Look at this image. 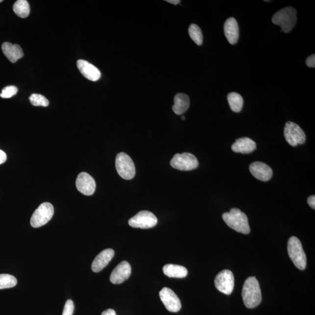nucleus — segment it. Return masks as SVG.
Masks as SVG:
<instances>
[{
	"label": "nucleus",
	"mask_w": 315,
	"mask_h": 315,
	"mask_svg": "<svg viewBox=\"0 0 315 315\" xmlns=\"http://www.w3.org/2000/svg\"><path fill=\"white\" fill-rule=\"evenodd\" d=\"M242 296L246 308H255L262 300L260 285L255 277H250L244 283Z\"/></svg>",
	"instance_id": "1"
},
{
	"label": "nucleus",
	"mask_w": 315,
	"mask_h": 315,
	"mask_svg": "<svg viewBox=\"0 0 315 315\" xmlns=\"http://www.w3.org/2000/svg\"><path fill=\"white\" fill-rule=\"evenodd\" d=\"M131 273V267L129 262L123 261L115 268L110 276V282L120 284L128 280Z\"/></svg>",
	"instance_id": "13"
},
{
	"label": "nucleus",
	"mask_w": 315,
	"mask_h": 315,
	"mask_svg": "<svg viewBox=\"0 0 315 315\" xmlns=\"http://www.w3.org/2000/svg\"><path fill=\"white\" fill-rule=\"evenodd\" d=\"M306 64L307 66L311 68H315V55L314 54L310 55V57L306 60Z\"/></svg>",
	"instance_id": "29"
},
{
	"label": "nucleus",
	"mask_w": 315,
	"mask_h": 315,
	"mask_svg": "<svg viewBox=\"0 0 315 315\" xmlns=\"http://www.w3.org/2000/svg\"><path fill=\"white\" fill-rule=\"evenodd\" d=\"M76 187L80 193L85 196H91L95 191V181L90 175L82 172L77 178Z\"/></svg>",
	"instance_id": "12"
},
{
	"label": "nucleus",
	"mask_w": 315,
	"mask_h": 315,
	"mask_svg": "<svg viewBox=\"0 0 315 315\" xmlns=\"http://www.w3.org/2000/svg\"><path fill=\"white\" fill-rule=\"evenodd\" d=\"M115 256V251L112 249H107L102 251L96 256L92 263V270L95 273H98L106 267Z\"/></svg>",
	"instance_id": "15"
},
{
	"label": "nucleus",
	"mask_w": 315,
	"mask_h": 315,
	"mask_svg": "<svg viewBox=\"0 0 315 315\" xmlns=\"http://www.w3.org/2000/svg\"><path fill=\"white\" fill-rule=\"evenodd\" d=\"M215 286L219 291L230 295L234 289V276L229 270H224L219 273L214 280Z\"/></svg>",
	"instance_id": "10"
},
{
	"label": "nucleus",
	"mask_w": 315,
	"mask_h": 315,
	"mask_svg": "<svg viewBox=\"0 0 315 315\" xmlns=\"http://www.w3.org/2000/svg\"><path fill=\"white\" fill-rule=\"evenodd\" d=\"M287 249L293 263L298 269L304 270L307 266V257L302 248V243L298 237L295 236L290 237L289 239Z\"/></svg>",
	"instance_id": "4"
},
{
	"label": "nucleus",
	"mask_w": 315,
	"mask_h": 315,
	"mask_svg": "<svg viewBox=\"0 0 315 315\" xmlns=\"http://www.w3.org/2000/svg\"><path fill=\"white\" fill-rule=\"evenodd\" d=\"M54 208L50 203H43L39 206L30 218V225L33 228L43 226L51 221L54 215Z\"/></svg>",
	"instance_id": "6"
},
{
	"label": "nucleus",
	"mask_w": 315,
	"mask_h": 315,
	"mask_svg": "<svg viewBox=\"0 0 315 315\" xmlns=\"http://www.w3.org/2000/svg\"><path fill=\"white\" fill-rule=\"evenodd\" d=\"M15 14L22 18H26L30 14V6L26 0H18L13 5Z\"/></svg>",
	"instance_id": "23"
},
{
	"label": "nucleus",
	"mask_w": 315,
	"mask_h": 315,
	"mask_svg": "<svg viewBox=\"0 0 315 315\" xmlns=\"http://www.w3.org/2000/svg\"><path fill=\"white\" fill-rule=\"evenodd\" d=\"M101 315H117L115 310H112V309H108L107 310H105L102 313Z\"/></svg>",
	"instance_id": "32"
},
{
	"label": "nucleus",
	"mask_w": 315,
	"mask_h": 315,
	"mask_svg": "<svg viewBox=\"0 0 315 315\" xmlns=\"http://www.w3.org/2000/svg\"><path fill=\"white\" fill-rule=\"evenodd\" d=\"M222 219L228 227L237 233L248 234L251 232L248 217L238 209L233 208L230 212L224 213Z\"/></svg>",
	"instance_id": "2"
},
{
	"label": "nucleus",
	"mask_w": 315,
	"mask_h": 315,
	"mask_svg": "<svg viewBox=\"0 0 315 315\" xmlns=\"http://www.w3.org/2000/svg\"><path fill=\"white\" fill-rule=\"evenodd\" d=\"M284 135L287 143L292 147L305 143L306 135L303 130L294 122H287L284 128Z\"/></svg>",
	"instance_id": "8"
},
{
	"label": "nucleus",
	"mask_w": 315,
	"mask_h": 315,
	"mask_svg": "<svg viewBox=\"0 0 315 315\" xmlns=\"http://www.w3.org/2000/svg\"><path fill=\"white\" fill-rule=\"evenodd\" d=\"M74 310V302L71 299H69L65 304L62 315H73Z\"/></svg>",
	"instance_id": "28"
},
{
	"label": "nucleus",
	"mask_w": 315,
	"mask_h": 315,
	"mask_svg": "<svg viewBox=\"0 0 315 315\" xmlns=\"http://www.w3.org/2000/svg\"><path fill=\"white\" fill-rule=\"evenodd\" d=\"M166 1L172 4L177 5L181 2L180 0H166Z\"/></svg>",
	"instance_id": "33"
},
{
	"label": "nucleus",
	"mask_w": 315,
	"mask_h": 315,
	"mask_svg": "<svg viewBox=\"0 0 315 315\" xmlns=\"http://www.w3.org/2000/svg\"><path fill=\"white\" fill-rule=\"evenodd\" d=\"M172 168L180 171H189L199 166V162L193 154L189 153L177 154L171 160Z\"/></svg>",
	"instance_id": "7"
},
{
	"label": "nucleus",
	"mask_w": 315,
	"mask_h": 315,
	"mask_svg": "<svg viewBox=\"0 0 315 315\" xmlns=\"http://www.w3.org/2000/svg\"><path fill=\"white\" fill-rule=\"evenodd\" d=\"M231 148L236 153L250 154L256 149V144L250 138L242 137L237 139Z\"/></svg>",
	"instance_id": "18"
},
{
	"label": "nucleus",
	"mask_w": 315,
	"mask_h": 315,
	"mask_svg": "<svg viewBox=\"0 0 315 315\" xmlns=\"http://www.w3.org/2000/svg\"><path fill=\"white\" fill-rule=\"evenodd\" d=\"M17 280L14 276L8 274H0V289H10L17 285Z\"/></svg>",
	"instance_id": "25"
},
{
	"label": "nucleus",
	"mask_w": 315,
	"mask_h": 315,
	"mask_svg": "<svg viewBox=\"0 0 315 315\" xmlns=\"http://www.w3.org/2000/svg\"><path fill=\"white\" fill-rule=\"evenodd\" d=\"M29 99L33 106L46 107L49 104L47 99L42 95L33 94L30 96Z\"/></svg>",
	"instance_id": "26"
},
{
	"label": "nucleus",
	"mask_w": 315,
	"mask_h": 315,
	"mask_svg": "<svg viewBox=\"0 0 315 315\" xmlns=\"http://www.w3.org/2000/svg\"><path fill=\"white\" fill-rule=\"evenodd\" d=\"M7 160V155L4 151L0 150V164L4 163Z\"/></svg>",
	"instance_id": "31"
},
{
	"label": "nucleus",
	"mask_w": 315,
	"mask_h": 315,
	"mask_svg": "<svg viewBox=\"0 0 315 315\" xmlns=\"http://www.w3.org/2000/svg\"><path fill=\"white\" fill-rule=\"evenodd\" d=\"M296 13L297 12L294 8H284L273 15L272 23L282 27V30L284 32L289 33L294 28L297 21Z\"/></svg>",
	"instance_id": "3"
},
{
	"label": "nucleus",
	"mask_w": 315,
	"mask_h": 315,
	"mask_svg": "<svg viewBox=\"0 0 315 315\" xmlns=\"http://www.w3.org/2000/svg\"><path fill=\"white\" fill-rule=\"evenodd\" d=\"M227 100L231 109L234 112L238 113L242 109L243 99L241 95L236 92H231L228 95Z\"/></svg>",
	"instance_id": "22"
},
{
	"label": "nucleus",
	"mask_w": 315,
	"mask_h": 315,
	"mask_svg": "<svg viewBox=\"0 0 315 315\" xmlns=\"http://www.w3.org/2000/svg\"><path fill=\"white\" fill-rule=\"evenodd\" d=\"M77 65L79 72L86 79L91 81H97L101 78L100 71L87 61L79 60L77 61Z\"/></svg>",
	"instance_id": "16"
},
{
	"label": "nucleus",
	"mask_w": 315,
	"mask_h": 315,
	"mask_svg": "<svg viewBox=\"0 0 315 315\" xmlns=\"http://www.w3.org/2000/svg\"><path fill=\"white\" fill-rule=\"evenodd\" d=\"M190 99L184 94L176 95L174 98V105L172 106L173 111L177 115H183L189 109Z\"/></svg>",
	"instance_id": "20"
},
{
	"label": "nucleus",
	"mask_w": 315,
	"mask_h": 315,
	"mask_svg": "<svg viewBox=\"0 0 315 315\" xmlns=\"http://www.w3.org/2000/svg\"><path fill=\"white\" fill-rule=\"evenodd\" d=\"M159 297L163 305L171 313H178L182 308L180 299L171 289L164 287L159 292Z\"/></svg>",
	"instance_id": "11"
},
{
	"label": "nucleus",
	"mask_w": 315,
	"mask_h": 315,
	"mask_svg": "<svg viewBox=\"0 0 315 315\" xmlns=\"http://www.w3.org/2000/svg\"><path fill=\"white\" fill-rule=\"evenodd\" d=\"M249 171L258 180L267 182L272 178V169L262 162L256 161L251 163L249 166Z\"/></svg>",
	"instance_id": "14"
},
{
	"label": "nucleus",
	"mask_w": 315,
	"mask_h": 315,
	"mask_svg": "<svg viewBox=\"0 0 315 315\" xmlns=\"http://www.w3.org/2000/svg\"><path fill=\"white\" fill-rule=\"evenodd\" d=\"M163 272L166 276L170 278H177V279L186 277L188 274L186 267L172 264L165 265L163 267Z\"/></svg>",
	"instance_id": "21"
},
{
	"label": "nucleus",
	"mask_w": 315,
	"mask_h": 315,
	"mask_svg": "<svg viewBox=\"0 0 315 315\" xmlns=\"http://www.w3.org/2000/svg\"><path fill=\"white\" fill-rule=\"evenodd\" d=\"M18 88L15 86H8L2 89L0 97L2 98H10L16 95L18 92Z\"/></svg>",
	"instance_id": "27"
},
{
	"label": "nucleus",
	"mask_w": 315,
	"mask_h": 315,
	"mask_svg": "<svg viewBox=\"0 0 315 315\" xmlns=\"http://www.w3.org/2000/svg\"><path fill=\"white\" fill-rule=\"evenodd\" d=\"M225 37L231 45H235L238 41L239 37V26L234 18H230L225 21L224 26Z\"/></svg>",
	"instance_id": "17"
},
{
	"label": "nucleus",
	"mask_w": 315,
	"mask_h": 315,
	"mask_svg": "<svg viewBox=\"0 0 315 315\" xmlns=\"http://www.w3.org/2000/svg\"><path fill=\"white\" fill-rule=\"evenodd\" d=\"M158 223V219L153 213L148 211H141L133 217L130 219V226L141 229H149L155 227Z\"/></svg>",
	"instance_id": "9"
},
{
	"label": "nucleus",
	"mask_w": 315,
	"mask_h": 315,
	"mask_svg": "<svg viewBox=\"0 0 315 315\" xmlns=\"http://www.w3.org/2000/svg\"><path fill=\"white\" fill-rule=\"evenodd\" d=\"M189 33L190 38L198 46L202 45L203 36L202 30L196 24H191L189 26Z\"/></svg>",
	"instance_id": "24"
},
{
	"label": "nucleus",
	"mask_w": 315,
	"mask_h": 315,
	"mask_svg": "<svg viewBox=\"0 0 315 315\" xmlns=\"http://www.w3.org/2000/svg\"><path fill=\"white\" fill-rule=\"evenodd\" d=\"M1 48L3 53L12 63H16L24 56L23 49L17 44L12 45L11 43L5 42L2 45Z\"/></svg>",
	"instance_id": "19"
},
{
	"label": "nucleus",
	"mask_w": 315,
	"mask_h": 315,
	"mask_svg": "<svg viewBox=\"0 0 315 315\" xmlns=\"http://www.w3.org/2000/svg\"><path fill=\"white\" fill-rule=\"evenodd\" d=\"M2 2V0H0V2Z\"/></svg>",
	"instance_id": "35"
},
{
	"label": "nucleus",
	"mask_w": 315,
	"mask_h": 315,
	"mask_svg": "<svg viewBox=\"0 0 315 315\" xmlns=\"http://www.w3.org/2000/svg\"><path fill=\"white\" fill-rule=\"evenodd\" d=\"M307 202L309 206L311 207L312 209H315V195L311 196L309 197L307 200Z\"/></svg>",
	"instance_id": "30"
},
{
	"label": "nucleus",
	"mask_w": 315,
	"mask_h": 315,
	"mask_svg": "<svg viewBox=\"0 0 315 315\" xmlns=\"http://www.w3.org/2000/svg\"><path fill=\"white\" fill-rule=\"evenodd\" d=\"M181 118H182V120H185V117H184V116H182V117H181Z\"/></svg>",
	"instance_id": "34"
},
{
	"label": "nucleus",
	"mask_w": 315,
	"mask_h": 315,
	"mask_svg": "<svg viewBox=\"0 0 315 315\" xmlns=\"http://www.w3.org/2000/svg\"><path fill=\"white\" fill-rule=\"evenodd\" d=\"M116 168L118 174L126 180H131L134 177L135 168L133 161L128 154L120 153L116 158Z\"/></svg>",
	"instance_id": "5"
}]
</instances>
